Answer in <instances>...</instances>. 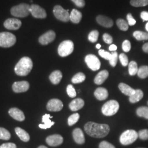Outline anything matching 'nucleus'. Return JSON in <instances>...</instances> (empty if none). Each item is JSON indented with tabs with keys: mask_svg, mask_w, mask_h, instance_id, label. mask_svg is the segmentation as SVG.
<instances>
[{
	"mask_svg": "<svg viewBox=\"0 0 148 148\" xmlns=\"http://www.w3.org/2000/svg\"><path fill=\"white\" fill-rule=\"evenodd\" d=\"M84 128L85 132L90 137L98 138L105 137L110 131L109 125L93 122H88L86 123Z\"/></svg>",
	"mask_w": 148,
	"mask_h": 148,
	"instance_id": "obj_1",
	"label": "nucleus"
},
{
	"mask_svg": "<svg viewBox=\"0 0 148 148\" xmlns=\"http://www.w3.org/2000/svg\"><path fill=\"white\" fill-rule=\"evenodd\" d=\"M33 67L32 59L27 57H24L16 64L14 71L17 75L25 76L29 74Z\"/></svg>",
	"mask_w": 148,
	"mask_h": 148,
	"instance_id": "obj_2",
	"label": "nucleus"
},
{
	"mask_svg": "<svg viewBox=\"0 0 148 148\" xmlns=\"http://www.w3.org/2000/svg\"><path fill=\"white\" fill-rule=\"evenodd\" d=\"M30 5L27 3H21L13 7L11 10V14L16 17L24 18L30 14Z\"/></svg>",
	"mask_w": 148,
	"mask_h": 148,
	"instance_id": "obj_3",
	"label": "nucleus"
},
{
	"mask_svg": "<svg viewBox=\"0 0 148 148\" xmlns=\"http://www.w3.org/2000/svg\"><path fill=\"white\" fill-rule=\"evenodd\" d=\"M120 108L119 104L116 101L111 100L106 103L101 108L102 113L108 116L116 114Z\"/></svg>",
	"mask_w": 148,
	"mask_h": 148,
	"instance_id": "obj_4",
	"label": "nucleus"
},
{
	"mask_svg": "<svg viewBox=\"0 0 148 148\" xmlns=\"http://www.w3.org/2000/svg\"><path fill=\"white\" fill-rule=\"evenodd\" d=\"M16 42V37L14 35L8 32L0 33V47H11Z\"/></svg>",
	"mask_w": 148,
	"mask_h": 148,
	"instance_id": "obj_5",
	"label": "nucleus"
},
{
	"mask_svg": "<svg viewBox=\"0 0 148 148\" xmlns=\"http://www.w3.org/2000/svg\"><path fill=\"white\" fill-rule=\"evenodd\" d=\"M138 137V133L132 130H127L122 133L120 142L123 145H127L134 143Z\"/></svg>",
	"mask_w": 148,
	"mask_h": 148,
	"instance_id": "obj_6",
	"label": "nucleus"
},
{
	"mask_svg": "<svg viewBox=\"0 0 148 148\" xmlns=\"http://www.w3.org/2000/svg\"><path fill=\"white\" fill-rule=\"evenodd\" d=\"M74 49V43L73 41L70 40H65L59 45L58 52L60 57H65L73 53Z\"/></svg>",
	"mask_w": 148,
	"mask_h": 148,
	"instance_id": "obj_7",
	"label": "nucleus"
},
{
	"mask_svg": "<svg viewBox=\"0 0 148 148\" xmlns=\"http://www.w3.org/2000/svg\"><path fill=\"white\" fill-rule=\"evenodd\" d=\"M69 10H65L60 5H56L53 8V14L60 21L68 22L70 21Z\"/></svg>",
	"mask_w": 148,
	"mask_h": 148,
	"instance_id": "obj_8",
	"label": "nucleus"
},
{
	"mask_svg": "<svg viewBox=\"0 0 148 148\" xmlns=\"http://www.w3.org/2000/svg\"><path fill=\"white\" fill-rule=\"evenodd\" d=\"M85 62L88 67L93 71H97L101 68V62L99 59L93 54H88L85 57Z\"/></svg>",
	"mask_w": 148,
	"mask_h": 148,
	"instance_id": "obj_9",
	"label": "nucleus"
},
{
	"mask_svg": "<svg viewBox=\"0 0 148 148\" xmlns=\"http://www.w3.org/2000/svg\"><path fill=\"white\" fill-rule=\"evenodd\" d=\"M30 12L32 16L35 18L44 19L47 16L46 11L41 7L36 4H32L30 5Z\"/></svg>",
	"mask_w": 148,
	"mask_h": 148,
	"instance_id": "obj_10",
	"label": "nucleus"
},
{
	"mask_svg": "<svg viewBox=\"0 0 148 148\" xmlns=\"http://www.w3.org/2000/svg\"><path fill=\"white\" fill-rule=\"evenodd\" d=\"M56 38V33L53 30H49L43 34L38 38V41L42 45H47L53 42Z\"/></svg>",
	"mask_w": 148,
	"mask_h": 148,
	"instance_id": "obj_11",
	"label": "nucleus"
},
{
	"mask_svg": "<svg viewBox=\"0 0 148 148\" xmlns=\"http://www.w3.org/2000/svg\"><path fill=\"white\" fill-rule=\"evenodd\" d=\"M21 21L16 18H9L7 19L3 23L5 28L8 30H16L21 26Z\"/></svg>",
	"mask_w": 148,
	"mask_h": 148,
	"instance_id": "obj_12",
	"label": "nucleus"
},
{
	"mask_svg": "<svg viewBox=\"0 0 148 148\" xmlns=\"http://www.w3.org/2000/svg\"><path fill=\"white\" fill-rule=\"evenodd\" d=\"M63 108L62 101L58 99H52L48 102L47 109L49 111H60Z\"/></svg>",
	"mask_w": 148,
	"mask_h": 148,
	"instance_id": "obj_13",
	"label": "nucleus"
},
{
	"mask_svg": "<svg viewBox=\"0 0 148 148\" xmlns=\"http://www.w3.org/2000/svg\"><path fill=\"white\" fill-rule=\"evenodd\" d=\"M46 141L49 146L57 147L63 143V138L59 134H53L47 137Z\"/></svg>",
	"mask_w": 148,
	"mask_h": 148,
	"instance_id": "obj_14",
	"label": "nucleus"
},
{
	"mask_svg": "<svg viewBox=\"0 0 148 148\" xmlns=\"http://www.w3.org/2000/svg\"><path fill=\"white\" fill-rule=\"evenodd\" d=\"M30 87L29 83L25 81L16 82L12 86L13 90L16 93H21L26 92Z\"/></svg>",
	"mask_w": 148,
	"mask_h": 148,
	"instance_id": "obj_15",
	"label": "nucleus"
},
{
	"mask_svg": "<svg viewBox=\"0 0 148 148\" xmlns=\"http://www.w3.org/2000/svg\"><path fill=\"white\" fill-rule=\"evenodd\" d=\"M10 115L18 121H23L25 120V115L23 112L16 108H13L8 111Z\"/></svg>",
	"mask_w": 148,
	"mask_h": 148,
	"instance_id": "obj_16",
	"label": "nucleus"
},
{
	"mask_svg": "<svg viewBox=\"0 0 148 148\" xmlns=\"http://www.w3.org/2000/svg\"><path fill=\"white\" fill-rule=\"evenodd\" d=\"M96 20L99 24L106 27H111L114 24L112 20L106 16L102 15L97 16Z\"/></svg>",
	"mask_w": 148,
	"mask_h": 148,
	"instance_id": "obj_17",
	"label": "nucleus"
},
{
	"mask_svg": "<svg viewBox=\"0 0 148 148\" xmlns=\"http://www.w3.org/2000/svg\"><path fill=\"white\" fill-rule=\"evenodd\" d=\"M73 136L75 142L79 144H83L85 142V138L82 131L79 128H75L73 131Z\"/></svg>",
	"mask_w": 148,
	"mask_h": 148,
	"instance_id": "obj_18",
	"label": "nucleus"
},
{
	"mask_svg": "<svg viewBox=\"0 0 148 148\" xmlns=\"http://www.w3.org/2000/svg\"><path fill=\"white\" fill-rule=\"evenodd\" d=\"M84 105L85 101L83 99L81 98H77L71 101L69 104V108L72 111H77L82 109Z\"/></svg>",
	"mask_w": 148,
	"mask_h": 148,
	"instance_id": "obj_19",
	"label": "nucleus"
},
{
	"mask_svg": "<svg viewBox=\"0 0 148 148\" xmlns=\"http://www.w3.org/2000/svg\"><path fill=\"white\" fill-rule=\"evenodd\" d=\"M109 76V72L106 70H102L96 75L95 78V83L97 85H101Z\"/></svg>",
	"mask_w": 148,
	"mask_h": 148,
	"instance_id": "obj_20",
	"label": "nucleus"
},
{
	"mask_svg": "<svg viewBox=\"0 0 148 148\" xmlns=\"http://www.w3.org/2000/svg\"><path fill=\"white\" fill-rule=\"evenodd\" d=\"M94 94L95 98L99 101L105 100L108 98L109 95L107 90L103 87L97 88L95 90Z\"/></svg>",
	"mask_w": 148,
	"mask_h": 148,
	"instance_id": "obj_21",
	"label": "nucleus"
},
{
	"mask_svg": "<svg viewBox=\"0 0 148 148\" xmlns=\"http://www.w3.org/2000/svg\"><path fill=\"white\" fill-rule=\"evenodd\" d=\"M52 117H53L51 116L49 114H45L43 115L42 121L44 123V124H40L39 127L41 129H47L51 128L54 124V122L50 120V118Z\"/></svg>",
	"mask_w": 148,
	"mask_h": 148,
	"instance_id": "obj_22",
	"label": "nucleus"
},
{
	"mask_svg": "<svg viewBox=\"0 0 148 148\" xmlns=\"http://www.w3.org/2000/svg\"><path fill=\"white\" fill-rule=\"evenodd\" d=\"M63 75L60 71L56 70L52 73L49 76V79L54 85H57L62 79Z\"/></svg>",
	"mask_w": 148,
	"mask_h": 148,
	"instance_id": "obj_23",
	"label": "nucleus"
},
{
	"mask_svg": "<svg viewBox=\"0 0 148 148\" xmlns=\"http://www.w3.org/2000/svg\"><path fill=\"white\" fill-rule=\"evenodd\" d=\"M119 88L120 90L125 95H128L129 97L133 95L135 92L136 90L133 89L128 85L124 83H121L119 85Z\"/></svg>",
	"mask_w": 148,
	"mask_h": 148,
	"instance_id": "obj_24",
	"label": "nucleus"
},
{
	"mask_svg": "<svg viewBox=\"0 0 148 148\" xmlns=\"http://www.w3.org/2000/svg\"><path fill=\"white\" fill-rule=\"evenodd\" d=\"M15 132L16 135L19 137L22 141L27 142L30 140L29 134L24 130L22 129L20 127H16L15 128Z\"/></svg>",
	"mask_w": 148,
	"mask_h": 148,
	"instance_id": "obj_25",
	"label": "nucleus"
},
{
	"mask_svg": "<svg viewBox=\"0 0 148 148\" xmlns=\"http://www.w3.org/2000/svg\"><path fill=\"white\" fill-rule=\"evenodd\" d=\"M82 17V13L78 10L74 9L72 10L71 14H70V20L73 23L77 24L81 21Z\"/></svg>",
	"mask_w": 148,
	"mask_h": 148,
	"instance_id": "obj_26",
	"label": "nucleus"
},
{
	"mask_svg": "<svg viewBox=\"0 0 148 148\" xmlns=\"http://www.w3.org/2000/svg\"><path fill=\"white\" fill-rule=\"evenodd\" d=\"M143 95L144 94L142 90L139 89L136 90L134 93L130 97L129 101L132 103H136L143 98Z\"/></svg>",
	"mask_w": 148,
	"mask_h": 148,
	"instance_id": "obj_27",
	"label": "nucleus"
},
{
	"mask_svg": "<svg viewBox=\"0 0 148 148\" xmlns=\"http://www.w3.org/2000/svg\"><path fill=\"white\" fill-rule=\"evenodd\" d=\"M133 36L138 41L148 40V33L141 31H136L133 32Z\"/></svg>",
	"mask_w": 148,
	"mask_h": 148,
	"instance_id": "obj_28",
	"label": "nucleus"
},
{
	"mask_svg": "<svg viewBox=\"0 0 148 148\" xmlns=\"http://www.w3.org/2000/svg\"><path fill=\"white\" fill-rule=\"evenodd\" d=\"M86 79V76L82 73H79L75 75L71 79V81L73 84H79L84 82Z\"/></svg>",
	"mask_w": 148,
	"mask_h": 148,
	"instance_id": "obj_29",
	"label": "nucleus"
},
{
	"mask_svg": "<svg viewBox=\"0 0 148 148\" xmlns=\"http://www.w3.org/2000/svg\"><path fill=\"white\" fill-rule=\"evenodd\" d=\"M138 71L137 63L134 61H131L128 64V72L131 76H134L137 74Z\"/></svg>",
	"mask_w": 148,
	"mask_h": 148,
	"instance_id": "obj_30",
	"label": "nucleus"
},
{
	"mask_svg": "<svg viewBox=\"0 0 148 148\" xmlns=\"http://www.w3.org/2000/svg\"><path fill=\"white\" fill-rule=\"evenodd\" d=\"M136 112L138 116L148 119V107L147 106H141L138 108Z\"/></svg>",
	"mask_w": 148,
	"mask_h": 148,
	"instance_id": "obj_31",
	"label": "nucleus"
},
{
	"mask_svg": "<svg viewBox=\"0 0 148 148\" xmlns=\"http://www.w3.org/2000/svg\"><path fill=\"white\" fill-rule=\"evenodd\" d=\"M138 76L141 79H145L148 76V66L144 65L140 66L137 73Z\"/></svg>",
	"mask_w": 148,
	"mask_h": 148,
	"instance_id": "obj_32",
	"label": "nucleus"
},
{
	"mask_svg": "<svg viewBox=\"0 0 148 148\" xmlns=\"http://www.w3.org/2000/svg\"><path fill=\"white\" fill-rule=\"evenodd\" d=\"M117 25L122 31H127L128 29V24L127 21L122 19H119L116 21Z\"/></svg>",
	"mask_w": 148,
	"mask_h": 148,
	"instance_id": "obj_33",
	"label": "nucleus"
},
{
	"mask_svg": "<svg viewBox=\"0 0 148 148\" xmlns=\"http://www.w3.org/2000/svg\"><path fill=\"white\" fill-rule=\"evenodd\" d=\"M11 138V134L5 128L0 127V139L9 140Z\"/></svg>",
	"mask_w": 148,
	"mask_h": 148,
	"instance_id": "obj_34",
	"label": "nucleus"
},
{
	"mask_svg": "<svg viewBox=\"0 0 148 148\" xmlns=\"http://www.w3.org/2000/svg\"><path fill=\"white\" fill-rule=\"evenodd\" d=\"M131 5L136 7H144L148 5V0H131Z\"/></svg>",
	"mask_w": 148,
	"mask_h": 148,
	"instance_id": "obj_35",
	"label": "nucleus"
},
{
	"mask_svg": "<svg viewBox=\"0 0 148 148\" xmlns=\"http://www.w3.org/2000/svg\"><path fill=\"white\" fill-rule=\"evenodd\" d=\"M79 115L78 113H75L70 116L68 120V123L69 126H71L75 125L77 122L79 121Z\"/></svg>",
	"mask_w": 148,
	"mask_h": 148,
	"instance_id": "obj_36",
	"label": "nucleus"
},
{
	"mask_svg": "<svg viewBox=\"0 0 148 148\" xmlns=\"http://www.w3.org/2000/svg\"><path fill=\"white\" fill-rule=\"evenodd\" d=\"M99 36V32L97 30H93L88 35V40L91 42L95 43L97 41Z\"/></svg>",
	"mask_w": 148,
	"mask_h": 148,
	"instance_id": "obj_37",
	"label": "nucleus"
},
{
	"mask_svg": "<svg viewBox=\"0 0 148 148\" xmlns=\"http://www.w3.org/2000/svg\"><path fill=\"white\" fill-rule=\"evenodd\" d=\"M112 54V57L109 60V63L111 65L112 67H115L117 63V60H118V54L116 52H114L111 53Z\"/></svg>",
	"mask_w": 148,
	"mask_h": 148,
	"instance_id": "obj_38",
	"label": "nucleus"
},
{
	"mask_svg": "<svg viewBox=\"0 0 148 148\" xmlns=\"http://www.w3.org/2000/svg\"><path fill=\"white\" fill-rule=\"evenodd\" d=\"M98 53H99V56H101V57L105 59L106 60H110L111 59V57H112L111 53H109L107 51H106L103 49H100L98 52Z\"/></svg>",
	"mask_w": 148,
	"mask_h": 148,
	"instance_id": "obj_39",
	"label": "nucleus"
},
{
	"mask_svg": "<svg viewBox=\"0 0 148 148\" xmlns=\"http://www.w3.org/2000/svg\"><path fill=\"white\" fill-rule=\"evenodd\" d=\"M66 92L68 95L71 98H74L76 96V90L72 85H69L67 86Z\"/></svg>",
	"mask_w": 148,
	"mask_h": 148,
	"instance_id": "obj_40",
	"label": "nucleus"
},
{
	"mask_svg": "<svg viewBox=\"0 0 148 148\" xmlns=\"http://www.w3.org/2000/svg\"><path fill=\"white\" fill-rule=\"evenodd\" d=\"M138 137L140 139L144 140H148V130L147 129L142 130L138 133Z\"/></svg>",
	"mask_w": 148,
	"mask_h": 148,
	"instance_id": "obj_41",
	"label": "nucleus"
},
{
	"mask_svg": "<svg viewBox=\"0 0 148 148\" xmlns=\"http://www.w3.org/2000/svg\"><path fill=\"white\" fill-rule=\"evenodd\" d=\"M119 59L122 66H126L128 64V59L125 54L124 53L120 54L119 56Z\"/></svg>",
	"mask_w": 148,
	"mask_h": 148,
	"instance_id": "obj_42",
	"label": "nucleus"
},
{
	"mask_svg": "<svg viewBox=\"0 0 148 148\" xmlns=\"http://www.w3.org/2000/svg\"><path fill=\"white\" fill-rule=\"evenodd\" d=\"M122 49L124 52H128L131 50V42H130V41L127 40H125L122 43Z\"/></svg>",
	"mask_w": 148,
	"mask_h": 148,
	"instance_id": "obj_43",
	"label": "nucleus"
},
{
	"mask_svg": "<svg viewBox=\"0 0 148 148\" xmlns=\"http://www.w3.org/2000/svg\"><path fill=\"white\" fill-rule=\"evenodd\" d=\"M99 148H115V147L107 141H103L99 144Z\"/></svg>",
	"mask_w": 148,
	"mask_h": 148,
	"instance_id": "obj_44",
	"label": "nucleus"
},
{
	"mask_svg": "<svg viewBox=\"0 0 148 148\" xmlns=\"http://www.w3.org/2000/svg\"><path fill=\"white\" fill-rule=\"evenodd\" d=\"M103 38L104 41L107 43V44H111L113 41V39L111 35H110L108 34H104L103 36Z\"/></svg>",
	"mask_w": 148,
	"mask_h": 148,
	"instance_id": "obj_45",
	"label": "nucleus"
},
{
	"mask_svg": "<svg viewBox=\"0 0 148 148\" xmlns=\"http://www.w3.org/2000/svg\"><path fill=\"white\" fill-rule=\"evenodd\" d=\"M127 19L128 21V24L130 26H133L136 24V21L133 18L132 14L131 13H129L127 15Z\"/></svg>",
	"mask_w": 148,
	"mask_h": 148,
	"instance_id": "obj_46",
	"label": "nucleus"
},
{
	"mask_svg": "<svg viewBox=\"0 0 148 148\" xmlns=\"http://www.w3.org/2000/svg\"><path fill=\"white\" fill-rule=\"evenodd\" d=\"M78 7H84L85 5V0H71Z\"/></svg>",
	"mask_w": 148,
	"mask_h": 148,
	"instance_id": "obj_47",
	"label": "nucleus"
},
{
	"mask_svg": "<svg viewBox=\"0 0 148 148\" xmlns=\"http://www.w3.org/2000/svg\"><path fill=\"white\" fill-rule=\"evenodd\" d=\"M0 148H16V147L14 143H7L2 144Z\"/></svg>",
	"mask_w": 148,
	"mask_h": 148,
	"instance_id": "obj_48",
	"label": "nucleus"
},
{
	"mask_svg": "<svg viewBox=\"0 0 148 148\" xmlns=\"http://www.w3.org/2000/svg\"><path fill=\"white\" fill-rule=\"evenodd\" d=\"M140 17L143 21H148V12L146 11H143L140 14Z\"/></svg>",
	"mask_w": 148,
	"mask_h": 148,
	"instance_id": "obj_49",
	"label": "nucleus"
},
{
	"mask_svg": "<svg viewBox=\"0 0 148 148\" xmlns=\"http://www.w3.org/2000/svg\"><path fill=\"white\" fill-rule=\"evenodd\" d=\"M143 50L144 52L148 53V42L145 43L143 45Z\"/></svg>",
	"mask_w": 148,
	"mask_h": 148,
	"instance_id": "obj_50",
	"label": "nucleus"
},
{
	"mask_svg": "<svg viewBox=\"0 0 148 148\" xmlns=\"http://www.w3.org/2000/svg\"><path fill=\"white\" fill-rule=\"evenodd\" d=\"M109 49L110 51H116L117 49V46L115 45H110V46L109 48Z\"/></svg>",
	"mask_w": 148,
	"mask_h": 148,
	"instance_id": "obj_51",
	"label": "nucleus"
},
{
	"mask_svg": "<svg viewBox=\"0 0 148 148\" xmlns=\"http://www.w3.org/2000/svg\"><path fill=\"white\" fill-rule=\"evenodd\" d=\"M101 47V45H100V44H97V45H96V48H97V49H99Z\"/></svg>",
	"mask_w": 148,
	"mask_h": 148,
	"instance_id": "obj_52",
	"label": "nucleus"
},
{
	"mask_svg": "<svg viewBox=\"0 0 148 148\" xmlns=\"http://www.w3.org/2000/svg\"><path fill=\"white\" fill-rule=\"evenodd\" d=\"M38 148H48L47 147H46V146H44V145H41Z\"/></svg>",
	"mask_w": 148,
	"mask_h": 148,
	"instance_id": "obj_53",
	"label": "nucleus"
},
{
	"mask_svg": "<svg viewBox=\"0 0 148 148\" xmlns=\"http://www.w3.org/2000/svg\"><path fill=\"white\" fill-rule=\"evenodd\" d=\"M145 29H146L147 31L148 32V22L147 23V24H146V25H145Z\"/></svg>",
	"mask_w": 148,
	"mask_h": 148,
	"instance_id": "obj_54",
	"label": "nucleus"
},
{
	"mask_svg": "<svg viewBox=\"0 0 148 148\" xmlns=\"http://www.w3.org/2000/svg\"></svg>",
	"mask_w": 148,
	"mask_h": 148,
	"instance_id": "obj_55",
	"label": "nucleus"
},
{
	"mask_svg": "<svg viewBox=\"0 0 148 148\" xmlns=\"http://www.w3.org/2000/svg\"></svg>",
	"mask_w": 148,
	"mask_h": 148,
	"instance_id": "obj_56",
	"label": "nucleus"
}]
</instances>
